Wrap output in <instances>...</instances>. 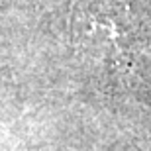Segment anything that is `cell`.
<instances>
[{"mask_svg": "<svg viewBox=\"0 0 151 151\" xmlns=\"http://www.w3.org/2000/svg\"><path fill=\"white\" fill-rule=\"evenodd\" d=\"M73 39L94 65L118 77L132 75L137 63L139 41L122 8L92 0L81 4L73 18Z\"/></svg>", "mask_w": 151, "mask_h": 151, "instance_id": "1", "label": "cell"}]
</instances>
